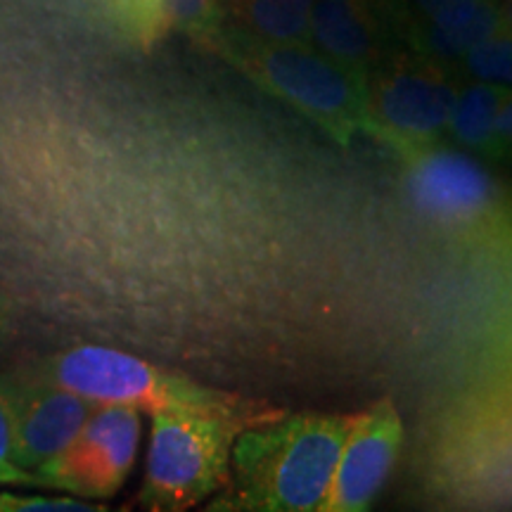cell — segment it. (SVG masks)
I'll use <instances>...</instances> for the list:
<instances>
[{
    "instance_id": "obj_2",
    "label": "cell",
    "mask_w": 512,
    "mask_h": 512,
    "mask_svg": "<svg viewBox=\"0 0 512 512\" xmlns=\"http://www.w3.org/2000/svg\"><path fill=\"white\" fill-rule=\"evenodd\" d=\"M211 48L219 50L256 86L309 117L335 143L347 147L358 133L373 138L366 81L339 67L311 43L264 41L235 27L223 29Z\"/></svg>"
},
{
    "instance_id": "obj_9",
    "label": "cell",
    "mask_w": 512,
    "mask_h": 512,
    "mask_svg": "<svg viewBox=\"0 0 512 512\" xmlns=\"http://www.w3.org/2000/svg\"><path fill=\"white\" fill-rule=\"evenodd\" d=\"M403 441V422L392 399L377 401L354 415L332 477L323 510H368L392 475Z\"/></svg>"
},
{
    "instance_id": "obj_8",
    "label": "cell",
    "mask_w": 512,
    "mask_h": 512,
    "mask_svg": "<svg viewBox=\"0 0 512 512\" xmlns=\"http://www.w3.org/2000/svg\"><path fill=\"white\" fill-rule=\"evenodd\" d=\"M406 162L408 195L427 219L446 228H479L501 207V190L470 152L432 145Z\"/></svg>"
},
{
    "instance_id": "obj_11",
    "label": "cell",
    "mask_w": 512,
    "mask_h": 512,
    "mask_svg": "<svg viewBox=\"0 0 512 512\" xmlns=\"http://www.w3.org/2000/svg\"><path fill=\"white\" fill-rule=\"evenodd\" d=\"M133 31L155 41L166 29H181L200 43L214 46L226 29L219 0H119Z\"/></svg>"
},
{
    "instance_id": "obj_5",
    "label": "cell",
    "mask_w": 512,
    "mask_h": 512,
    "mask_svg": "<svg viewBox=\"0 0 512 512\" xmlns=\"http://www.w3.org/2000/svg\"><path fill=\"white\" fill-rule=\"evenodd\" d=\"M456 72L403 50L387 53L366 81L373 138L406 159L446 138L458 95Z\"/></svg>"
},
{
    "instance_id": "obj_18",
    "label": "cell",
    "mask_w": 512,
    "mask_h": 512,
    "mask_svg": "<svg viewBox=\"0 0 512 512\" xmlns=\"http://www.w3.org/2000/svg\"><path fill=\"white\" fill-rule=\"evenodd\" d=\"M494 162L512 164V91L505 98L496 121V155Z\"/></svg>"
},
{
    "instance_id": "obj_3",
    "label": "cell",
    "mask_w": 512,
    "mask_h": 512,
    "mask_svg": "<svg viewBox=\"0 0 512 512\" xmlns=\"http://www.w3.org/2000/svg\"><path fill=\"white\" fill-rule=\"evenodd\" d=\"M41 373L95 406L119 403L150 413L195 411L226 415L245 427L254 425L256 418L264 415L256 411L254 403L240 396L204 387L183 375L150 366L124 351L98 347V344H81L48 358Z\"/></svg>"
},
{
    "instance_id": "obj_12",
    "label": "cell",
    "mask_w": 512,
    "mask_h": 512,
    "mask_svg": "<svg viewBox=\"0 0 512 512\" xmlns=\"http://www.w3.org/2000/svg\"><path fill=\"white\" fill-rule=\"evenodd\" d=\"M508 95L510 88L460 79L446 138H451L470 155L494 162L496 121Z\"/></svg>"
},
{
    "instance_id": "obj_6",
    "label": "cell",
    "mask_w": 512,
    "mask_h": 512,
    "mask_svg": "<svg viewBox=\"0 0 512 512\" xmlns=\"http://www.w3.org/2000/svg\"><path fill=\"white\" fill-rule=\"evenodd\" d=\"M143 420L140 411L102 403L64 451L34 472V486L81 501H107L126 484L136 465Z\"/></svg>"
},
{
    "instance_id": "obj_17",
    "label": "cell",
    "mask_w": 512,
    "mask_h": 512,
    "mask_svg": "<svg viewBox=\"0 0 512 512\" xmlns=\"http://www.w3.org/2000/svg\"><path fill=\"white\" fill-rule=\"evenodd\" d=\"M0 484H19V486H34V477L24 472L22 467L15 465L12 460V439L10 427L5 420L3 408H0Z\"/></svg>"
},
{
    "instance_id": "obj_15",
    "label": "cell",
    "mask_w": 512,
    "mask_h": 512,
    "mask_svg": "<svg viewBox=\"0 0 512 512\" xmlns=\"http://www.w3.org/2000/svg\"><path fill=\"white\" fill-rule=\"evenodd\" d=\"M107 510L105 505L81 501L74 496H24L0 494V512H98Z\"/></svg>"
},
{
    "instance_id": "obj_19",
    "label": "cell",
    "mask_w": 512,
    "mask_h": 512,
    "mask_svg": "<svg viewBox=\"0 0 512 512\" xmlns=\"http://www.w3.org/2000/svg\"><path fill=\"white\" fill-rule=\"evenodd\" d=\"M8 335H10V313H8V306L3 302V297H0V342H3Z\"/></svg>"
},
{
    "instance_id": "obj_1",
    "label": "cell",
    "mask_w": 512,
    "mask_h": 512,
    "mask_svg": "<svg viewBox=\"0 0 512 512\" xmlns=\"http://www.w3.org/2000/svg\"><path fill=\"white\" fill-rule=\"evenodd\" d=\"M354 415L299 413L240 430L216 510H323Z\"/></svg>"
},
{
    "instance_id": "obj_16",
    "label": "cell",
    "mask_w": 512,
    "mask_h": 512,
    "mask_svg": "<svg viewBox=\"0 0 512 512\" xmlns=\"http://www.w3.org/2000/svg\"><path fill=\"white\" fill-rule=\"evenodd\" d=\"M451 3H456V0H380V8L384 19H389L392 27L399 31L411 19L434 15Z\"/></svg>"
},
{
    "instance_id": "obj_4",
    "label": "cell",
    "mask_w": 512,
    "mask_h": 512,
    "mask_svg": "<svg viewBox=\"0 0 512 512\" xmlns=\"http://www.w3.org/2000/svg\"><path fill=\"white\" fill-rule=\"evenodd\" d=\"M245 425L195 411L152 413L150 448L138 501L145 510L181 512L223 491L230 453Z\"/></svg>"
},
{
    "instance_id": "obj_10",
    "label": "cell",
    "mask_w": 512,
    "mask_h": 512,
    "mask_svg": "<svg viewBox=\"0 0 512 512\" xmlns=\"http://www.w3.org/2000/svg\"><path fill=\"white\" fill-rule=\"evenodd\" d=\"M503 29L498 0H456L439 12L411 19L399 34L406 50L453 69L460 57Z\"/></svg>"
},
{
    "instance_id": "obj_7",
    "label": "cell",
    "mask_w": 512,
    "mask_h": 512,
    "mask_svg": "<svg viewBox=\"0 0 512 512\" xmlns=\"http://www.w3.org/2000/svg\"><path fill=\"white\" fill-rule=\"evenodd\" d=\"M0 408L10 427L12 460L34 477L67 448L95 403L69 392L41 370L0 373Z\"/></svg>"
},
{
    "instance_id": "obj_13",
    "label": "cell",
    "mask_w": 512,
    "mask_h": 512,
    "mask_svg": "<svg viewBox=\"0 0 512 512\" xmlns=\"http://www.w3.org/2000/svg\"><path fill=\"white\" fill-rule=\"evenodd\" d=\"M316 0H235L240 29L278 43H309V22Z\"/></svg>"
},
{
    "instance_id": "obj_14",
    "label": "cell",
    "mask_w": 512,
    "mask_h": 512,
    "mask_svg": "<svg viewBox=\"0 0 512 512\" xmlns=\"http://www.w3.org/2000/svg\"><path fill=\"white\" fill-rule=\"evenodd\" d=\"M458 79L484 81L512 91V34L498 31L453 64Z\"/></svg>"
}]
</instances>
